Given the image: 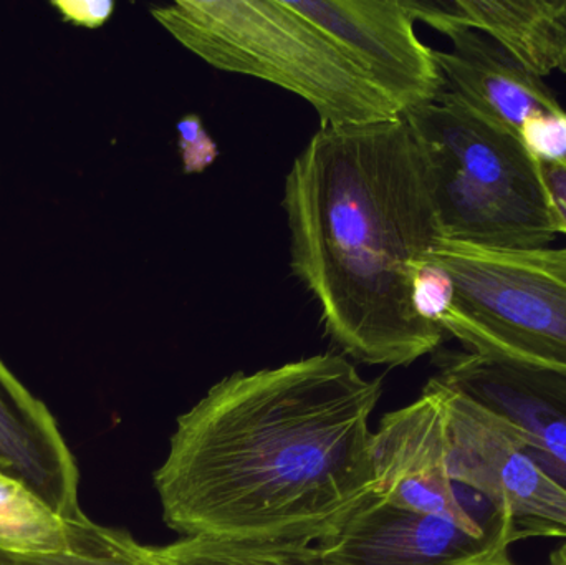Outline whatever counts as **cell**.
<instances>
[{
  "instance_id": "1",
  "label": "cell",
  "mask_w": 566,
  "mask_h": 565,
  "mask_svg": "<svg viewBox=\"0 0 566 565\" xmlns=\"http://www.w3.org/2000/svg\"><path fill=\"white\" fill-rule=\"evenodd\" d=\"M381 384L335 354L238 374L182 414L155 488L182 537L315 546L375 490Z\"/></svg>"
},
{
  "instance_id": "2",
  "label": "cell",
  "mask_w": 566,
  "mask_h": 565,
  "mask_svg": "<svg viewBox=\"0 0 566 565\" xmlns=\"http://www.w3.org/2000/svg\"><path fill=\"white\" fill-rule=\"evenodd\" d=\"M282 205L293 274L346 355L406 367L441 347L444 331L412 304L416 268L442 232L402 116L322 126L293 159Z\"/></svg>"
},
{
  "instance_id": "3",
  "label": "cell",
  "mask_w": 566,
  "mask_h": 565,
  "mask_svg": "<svg viewBox=\"0 0 566 565\" xmlns=\"http://www.w3.org/2000/svg\"><path fill=\"white\" fill-rule=\"evenodd\" d=\"M151 15L208 65L305 100L322 126L401 116L352 55L289 0H178L151 7Z\"/></svg>"
},
{
  "instance_id": "4",
  "label": "cell",
  "mask_w": 566,
  "mask_h": 565,
  "mask_svg": "<svg viewBox=\"0 0 566 565\" xmlns=\"http://www.w3.org/2000/svg\"><path fill=\"white\" fill-rule=\"evenodd\" d=\"M402 118L424 159L444 241L515 251L557 241L537 161L517 136L446 92Z\"/></svg>"
},
{
  "instance_id": "5",
  "label": "cell",
  "mask_w": 566,
  "mask_h": 565,
  "mask_svg": "<svg viewBox=\"0 0 566 565\" xmlns=\"http://www.w3.org/2000/svg\"><path fill=\"white\" fill-rule=\"evenodd\" d=\"M428 258L452 281L439 321L465 352L566 378V248L489 249L441 241Z\"/></svg>"
},
{
  "instance_id": "6",
  "label": "cell",
  "mask_w": 566,
  "mask_h": 565,
  "mask_svg": "<svg viewBox=\"0 0 566 565\" xmlns=\"http://www.w3.org/2000/svg\"><path fill=\"white\" fill-rule=\"evenodd\" d=\"M434 381L444 405L446 467L455 483L481 491L521 540L566 541V490L548 477L497 415Z\"/></svg>"
},
{
  "instance_id": "7",
  "label": "cell",
  "mask_w": 566,
  "mask_h": 565,
  "mask_svg": "<svg viewBox=\"0 0 566 565\" xmlns=\"http://www.w3.org/2000/svg\"><path fill=\"white\" fill-rule=\"evenodd\" d=\"M290 6L345 49L399 115L444 92L436 50L419 40L402 0H293Z\"/></svg>"
},
{
  "instance_id": "8",
  "label": "cell",
  "mask_w": 566,
  "mask_h": 565,
  "mask_svg": "<svg viewBox=\"0 0 566 565\" xmlns=\"http://www.w3.org/2000/svg\"><path fill=\"white\" fill-rule=\"evenodd\" d=\"M517 540L478 534L454 521L392 506L375 491L315 544L326 565H491Z\"/></svg>"
},
{
  "instance_id": "9",
  "label": "cell",
  "mask_w": 566,
  "mask_h": 565,
  "mask_svg": "<svg viewBox=\"0 0 566 565\" xmlns=\"http://www.w3.org/2000/svg\"><path fill=\"white\" fill-rule=\"evenodd\" d=\"M371 463L373 491L392 506L444 517L465 530L488 534L472 517L471 488L449 477L444 405L434 381L429 380L418 400L385 415L371 437Z\"/></svg>"
},
{
  "instance_id": "10",
  "label": "cell",
  "mask_w": 566,
  "mask_h": 565,
  "mask_svg": "<svg viewBox=\"0 0 566 565\" xmlns=\"http://www.w3.org/2000/svg\"><path fill=\"white\" fill-rule=\"evenodd\" d=\"M436 364V381L502 418L538 467L566 490V378L471 352L439 354Z\"/></svg>"
},
{
  "instance_id": "11",
  "label": "cell",
  "mask_w": 566,
  "mask_h": 565,
  "mask_svg": "<svg viewBox=\"0 0 566 565\" xmlns=\"http://www.w3.org/2000/svg\"><path fill=\"white\" fill-rule=\"evenodd\" d=\"M451 49L436 50L444 92L492 125L517 136L538 119L564 112L542 79L494 40L475 30L449 33Z\"/></svg>"
},
{
  "instance_id": "12",
  "label": "cell",
  "mask_w": 566,
  "mask_h": 565,
  "mask_svg": "<svg viewBox=\"0 0 566 565\" xmlns=\"http://www.w3.org/2000/svg\"><path fill=\"white\" fill-rule=\"evenodd\" d=\"M0 473L66 520H82L78 468L52 414L0 360Z\"/></svg>"
},
{
  "instance_id": "13",
  "label": "cell",
  "mask_w": 566,
  "mask_h": 565,
  "mask_svg": "<svg viewBox=\"0 0 566 565\" xmlns=\"http://www.w3.org/2000/svg\"><path fill=\"white\" fill-rule=\"evenodd\" d=\"M412 19L438 32L475 30L532 75L566 73V0H402Z\"/></svg>"
},
{
  "instance_id": "14",
  "label": "cell",
  "mask_w": 566,
  "mask_h": 565,
  "mask_svg": "<svg viewBox=\"0 0 566 565\" xmlns=\"http://www.w3.org/2000/svg\"><path fill=\"white\" fill-rule=\"evenodd\" d=\"M108 527L88 517L66 520L19 481L0 473V551L19 556L85 554Z\"/></svg>"
},
{
  "instance_id": "15",
  "label": "cell",
  "mask_w": 566,
  "mask_h": 565,
  "mask_svg": "<svg viewBox=\"0 0 566 565\" xmlns=\"http://www.w3.org/2000/svg\"><path fill=\"white\" fill-rule=\"evenodd\" d=\"M153 551L165 565H326L315 546L296 543L181 537Z\"/></svg>"
},
{
  "instance_id": "16",
  "label": "cell",
  "mask_w": 566,
  "mask_h": 565,
  "mask_svg": "<svg viewBox=\"0 0 566 565\" xmlns=\"http://www.w3.org/2000/svg\"><path fill=\"white\" fill-rule=\"evenodd\" d=\"M6 565H165L156 557L153 547L143 546L126 531L108 527L102 543L85 554L59 556H19L3 553Z\"/></svg>"
},
{
  "instance_id": "17",
  "label": "cell",
  "mask_w": 566,
  "mask_h": 565,
  "mask_svg": "<svg viewBox=\"0 0 566 565\" xmlns=\"http://www.w3.org/2000/svg\"><path fill=\"white\" fill-rule=\"evenodd\" d=\"M176 129L186 175H201L218 159V143L209 135L201 116L195 113L182 116Z\"/></svg>"
},
{
  "instance_id": "18",
  "label": "cell",
  "mask_w": 566,
  "mask_h": 565,
  "mask_svg": "<svg viewBox=\"0 0 566 565\" xmlns=\"http://www.w3.org/2000/svg\"><path fill=\"white\" fill-rule=\"evenodd\" d=\"M537 166L558 232L566 236V156L555 161H537Z\"/></svg>"
},
{
  "instance_id": "19",
  "label": "cell",
  "mask_w": 566,
  "mask_h": 565,
  "mask_svg": "<svg viewBox=\"0 0 566 565\" xmlns=\"http://www.w3.org/2000/svg\"><path fill=\"white\" fill-rule=\"evenodd\" d=\"M65 22L85 29H98L112 19L115 12V3L109 0H96V2H53Z\"/></svg>"
},
{
  "instance_id": "20",
  "label": "cell",
  "mask_w": 566,
  "mask_h": 565,
  "mask_svg": "<svg viewBox=\"0 0 566 565\" xmlns=\"http://www.w3.org/2000/svg\"><path fill=\"white\" fill-rule=\"evenodd\" d=\"M547 565H566V544L551 554Z\"/></svg>"
},
{
  "instance_id": "21",
  "label": "cell",
  "mask_w": 566,
  "mask_h": 565,
  "mask_svg": "<svg viewBox=\"0 0 566 565\" xmlns=\"http://www.w3.org/2000/svg\"><path fill=\"white\" fill-rule=\"evenodd\" d=\"M491 565H518V564L512 563L511 557H507V559L501 561V563H495V564H491Z\"/></svg>"
},
{
  "instance_id": "22",
  "label": "cell",
  "mask_w": 566,
  "mask_h": 565,
  "mask_svg": "<svg viewBox=\"0 0 566 565\" xmlns=\"http://www.w3.org/2000/svg\"><path fill=\"white\" fill-rule=\"evenodd\" d=\"M0 565H6V563H3V559H2V554H0Z\"/></svg>"
}]
</instances>
